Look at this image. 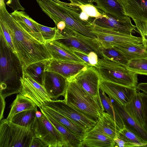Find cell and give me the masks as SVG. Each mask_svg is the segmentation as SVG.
<instances>
[{
	"instance_id": "obj_8",
	"label": "cell",
	"mask_w": 147,
	"mask_h": 147,
	"mask_svg": "<svg viewBox=\"0 0 147 147\" xmlns=\"http://www.w3.org/2000/svg\"><path fill=\"white\" fill-rule=\"evenodd\" d=\"M87 26L90 32L96 36L102 47L105 48H112L114 45L125 44H142L141 37L125 34L100 27L92 22Z\"/></svg>"
},
{
	"instance_id": "obj_50",
	"label": "cell",
	"mask_w": 147,
	"mask_h": 147,
	"mask_svg": "<svg viewBox=\"0 0 147 147\" xmlns=\"http://www.w3.org/2000/svg\"><path fill=\"white\" fill-rule=\"evenodd\" d=\"M36 117L37 118H38L40 117L42 115V113L41 112L37 111L36 112Z\"/></svg>"
},
{
	"instance_id": "obj_36",
	"label": "cell",
	"mask_w": 147,
	"mask_h": 147,
	"mask_svg": "<svg viewBox=\"0 0 147 147\" xmlns=\"http://www.w3.org/2000/svg\"><path fill=\"white\" fill-rule=\"evenodd\" d=\"M74 3L75 5L79 6L82 11L86 13L90 17L97 18L102 16L101 11L99 9H98L93 4H83L78 3Z\"/></svg>"
},
{
	"instance_id": "obj_45",
	"label": "cell",
	"mask_w": 147,
	"mask_h": 147,
	"mask_svg": "<svg viewBox=\"0 0 147 147\" xmlns=\"http://www.w3.org/2000/svg\"><path fill=\"white\" fill-rule=\"evenodd\" d=\"M137 89L147 94V83H142L138 84Z\"/></svg>"
},
{
	"instance_id": "obj_6",
	"label": "cell",
	"mask_w": 147,
	"mask_h": 147,
	"mask_svg": "<svg viewBox=\"0 0 147 147\" xmlns=\"http://www.w3.org/2000/svg\"><path fill=\"white\" fill-rule=\"evenodd\" d=\"M96 68L101 78L124 86L137 88L138 75L128 70L126 66L109 59L98 58Z\"/></svg>"
},
{
	"instance_id": "obj_44",
	"label": "cell",
	"mask_w": 147,
	"mask_h": 147,
	"mask_svg": "<svg viewBox=\"0 0 147 147\" xmlns=\"http://www.w3.org/2000/svg\"><path fill=\"white\" fill-rule=\"evenodd\" d=\"M0 98L1 111L0 120H1L3 117V114L5 107V99L4 98L1 96H0Z\"/></svg>"
},
{
	"instance_id": "obj_4",
	"label": "cell",
	"mask_w": 147,
	"mask_h": 147,
	"mask_svg": "<svg viewBox=\"0 0 147 147\" xmlns=\"http://www.w3.org/2000/svg\"><path fill=\"white\" fill-rule=\"evenodd\" d=\"M63 100L68 105L96 123L104 111L76 82L74 78L67 79Z\"/></svg>"
},
{
	"instance_id": "obj_12",
	"label": "cell",
	"mask_w": 147,
	"mask_h": 147,
	"mask_svg": "<svg viewBox=\"0 0 147 147\" xmlns=\"http://www.w3.org/2000/svg\"><path fill=\"white\" fill-rule=\"evenodd\" d=\"M21 81L22 89L20 93L31 100L40 109L45 102L51 100L44 86L24 71Z\"/></svg>"
},
{
	"instance_id": "obj_35",
	"label": "cell",
	"mask_w": 147,
	"mask_h": 147,
	"mask_svg": "<svg viewBox=\"0 0 147 147\" xmlns=\"http://www.w3.org/2000/svg\"><path fill=\"white\" fill-rule=\"evenodd\" d=\"M103 58L120 63L126 66L128 61L120 53L113 47L108 48H102Z\"/></svg>"
},
{
	"instance_id": "obj_39",
	"label": "cell",
	"mask_w": 147,
	"mask_h": 147,
	"mask_svg": "<svg viewBox=\"0 0 147 147\" xmlns=\"http://www.w3.org/2000/svg\"><path fill=\"white\" fill-rule=\"evenodd\" d=\"M138 93L143 107V119L144 123L143 127L147 131V94L143 92H140L139 90Z\"/></svg>"
},
{
	"instance_id": "obj_20",
	"label": "cell",
	"mask_w": 147,
	"mask_h": 147,
	"mask_svg": "<svg viewBox=\"0 0 147 147\" xmlns=\"http://www.w3.org/2000/svg\"><path fill=\"white\" fill-rule=\"evenodd\" d=\"M123 6L125 15L133 20L147 22V0H125Z\"/></svg>"
},
{
	"instance_id": "obj_54",
	"label": "cell",
	"mask_w": 147,
	"mask_h": 147,
	"mask_svg": "<svg viewBox=\"0 0 147 147\" xmlns=\"http://www.w3.org/2000/svg\"><path fill=\"white\" fill-rule=\"evenodd\" d=\"M144 147H147V144H145Z\"/></svg>"
},
{
	"instance_id": "obj_24",
	"label": "cell",
	"mask_w": 147,
	"mask_h": 147,
	"mask_svg": "<svg viewBox=\"0 0 147 147\" xmlns=\"http://www.w3.org/2000/svg\"><path fill=\"white\" fill-rule=\"evenodd\" d=\"M82 147H114V140L95 130L88 131L82 142Z\"/></svg>"
},
{
	"instance_id": "obj_21",
	"label": "cell",
	"mask_w": 147,
	"mask_h": 147,
	"mask_svg": "<svg viewBox=\"0 0 147 147\" xmlns=\"http://www.w3.org/2000/svg\"><path fill=\"white\" fill-rule=\"evenodd\" d=\"M92 129L98 131L113 139L117 137L121 130L113 118L105 111Z\"/></svg>"
},
{
	"instance_id": "obj_46",
	"label": "cell",
	"mask_w": 147,
	"mask_h": 147,
	"mask_svg": "<svg viewBox=\"0 0 147 147\" xmlns=\"http://www.w3.org/2000/svg\"><path fill=\"white\" fill-rule=\"evenodd\" d=\"M114 140L115 143V147H125V143L122 139L117 137L114 139Z\"/></svg>"
},
{
	"instance_id": "obj_28",
	"label": "cell",
	"mask_w": 147,
	"mask_h": 147,
	"mask_svg": "<svg viewBox=\"0 0 147 147\" xmlns=\"http://www.w3.org/2000/svg\"><path fill=\"white\" fill-rule=\"evenodd\" d=\"M50 60H45L32 63L23 68V71L43 86L46 67Z\"/></svg>"
},
{
	"instance_id": "obj_26",
	"label": "cell",
	"mask_w": 147,
	"mask_h": 147,
	"mask_svg": "<svg viewBox=\"0 0 147 147\" xmlns=\"http://www.w3.org/2000/svg\"><path fill=\"white\" fill-rule=\"evenodd\" d=\"M42 110L62 135L65 142V147H82V142L76 136L63 124Z\"/></svg>"
},
{
	"instance_id": "obj_27",
	"label": "cell",
	"mask_w": 147,
	"mask_h": 147,
	"mask_svg": "<svg viewBox=\"0 0 147 147\" xmlns=\"http://www.w3.org/2000/svg\"><path fill=\"white\" fill-rule=\"evenodd\" d=\"M44 44L51 56L52 59L59 61L85 63L73 53L51 42H45Z\"/></svg>"
},
{
	"instance_id": "obj_11",
	"label": "cell",
	"mask_w": 147,
	"mask_h": 147,
	"mask_svg": "<svg viewBox=\"0 0 147 147\" xmlns=\"http://www.w3.org/2000/svg\"><path fill=\"white\" fill-rule=\"evenodd\" d=\"M42 105L50 108L66 117L88 132L92 129L96 124L67 105L64 100H51L46 101Z\"/></svg>"
},
{
	"instance_id": "obj_43",
	"label": "cell",
	"mask_w": 147,
	"mask_h": 147,
	"mask_svg": "<svg viewBox=\"0 0 147 147\" xmlns=\"http://www.w3.org/2000/svg\"><path fill=\"white\" fill-rule=\"evenodd\" d=\"M29 147H48L40 138L34 136L33 137Z\"/></svg>"
},
{
	"instance_id": "obj_5",
	"label": "cell",
	"mask_w": 147,
	"mask_h": 147,
	"mask_svg": "<svg viewBox=\"0 0 147 147\" xmlns=\"http://www.w3.org/2000/svg\"><path fill=\"white\" fill-rule=\"evenodd\" d=\"M60 32L61 34L58 39L50 42L68 51L74 48L88 55L93 51L99 58H103L102 46L97 38L85 36L67 26Z\"/></svg>"
},
{
	"instance_id": "obj_42",
	"label": "cell",
	"mask_w": 147,
	"mask_h": 147,
	"mask_svg": "<svg viewBox=\"0 0 147 147\" xmlns=\"http://www.w3.org/2000/svg\"><path fill=\"white\" fill-rule=\"evenodd\" d=\"M89 62L90 66L96 67L98 64V56L95 52H90L88 55Z\"/></svg>"
},
{
	"instance_id": "obj_16",
	"label": "cell",
	"mask_w": 147,
	"mask_h": 147,
	"mask_svg": "<svg viewBox=\"0 0 147 147\" xmlns=\"http://www.w3.org/2000/svg\"><path fill=\"white\" fill-rule=\"evenodd\" d=\"M111 99L113 108L121 119L124 126L135 134L144 144H147L146 131L128 114L122 105Z\"/></svg>"
},
{
	"instance_id": "obj_7",
	"label": "cell",
	"mask_w": 147,
	"mask_h": 147,
	"mask_svg": "<svg viewBox=\"0 0 147 147\" xmlns=\"http://www.w3.org/2000/svg\"><path fill=\"white\" fill-rule=\"evenodd\" d=\"M35 136L32 129L27 128L1 120L0 147H29Z\"/></svg>"
},
{
	"instance_id": "obj_14",
	"label": "cell",
	"mask_w": 147,
	"mask_h": 147,
	"mask_svg": "<svg viewBox=\"0 0 147 147\" xmlns=\"http://www.w3.org/2000/svg\"><path fill=\"white\" fill-rule=\"evenodd\" d=\"M89 66L85 63L59 61L52 59L46 67V71L56 73L68 80L74 78Z\"/></svg>"
},
{
	"instance_id": "obj_25",
	"label": "cell",
	"mask_w": 147,
	"mask_h": 147,
	"mask_svg": "<svg viewBox=\"0 0 147 147\" xmlns=\"http://www.w3.org/2000/svg\"><path fill=\"white\" fill-rule=\"evenodd\" d=\"M123 106L128 114L139 125L143 127V107L138 89L131 101Z\"/></svg>"
},
{
	"instance_id": "obj_10",
	"label": "cell",
	"mask_w": 147,
	"mask_h": 147,
	"mask_svg": "<svg viewBox=\"0 0 147 147\" xmlns=\"http://www.w3.org/2000/svg\"><path fill=\"white\" fill-rule=\"evenodd\" d=\"M100 74L95 67L89 66L74 78L77 83L94 99L104 111L99 93Z\"/></svg>"
},
{
	"instance_id": "obj_52",
	"label": "cell",
	"mask_w": 147,
	"mask_h": 147,
	"mask_svg": "<svg viewBox=\"0 0 147 147\" xmlns=\"http://www.w3.org/2000/svg\"><path fill=\"white\" fill-rule=\"evenodd\" d=\"M4 0H0V5H1L5 3Z\"/></svg>"
},
{
	"instance_id": "obj_3",
	"label": "cell",
	"mask_w": 147,
	"mask_h": 147,
	"mask_svg": "<svg viewBox=\"0 0 147 147\" xmlns=\"http://www.w3.org/2000/svg\"><path fill=\"white\" fill-rule=\"evenodd\" d=\"M42 10L54 21L55 24L64 21L66 26L89 37L97 38L87 26L92 22L90 17L88 21L80 17L82 11L74 2L67 3L59 0H36Z\"/></svg>"
},
{
	"instance_id": "obj_1",
	"label": "cell",
	"mask_w": 147,
	"mask_h": 147,
	"mask_svg": "<svg viewBox=\"0 0 147 147\" xmlns=\"http://www.w3.org/2000/svg\"><path fill=\"white\" fill-rule=\"evenodd\" d=\"M0 18L6 24L11 35L16 54L23 68L52 57L44 44L27 32L7 10L5 3L0 5Z\"/></svg>"
},
{
	"instance_id": "obj_38",
	"label": "cell",
	"mask_w": 147,
	"mask_h": 147,
	"mask_svg": "<svg viewBox=\"0 0 147 147\" xmlns=\"http://www.w3.org/2000/svg\"><path fill=\"white\" fill-rule=\"evenodd\" d=\"M0 32L2 34L7 42L12 51L16 54L11 37L8 28L4 21L0 18Z\"/></svg>"
},
{
	"instance_id": "obj_19",
	"label": "cell",
	"mask_w": 147,
	"mask_h": 147,
	"mask_svg": "<svg viewBox=\"0 0 147 147\" xmlns=\"http://www.w3.org/2000/svg\"><path fill=\"white\" fill-rule=\"evenodd\" d=\"M40 109L64 125L82 142L88 132L86 130L72 120L50 108L42 105Z\"/></svg>"
},
{
	"instance_id": "obj_31",
	"label": "cell",
	"mask_w": 147,
	"mask_h": 147,
	"mask_svg": "<svg viewBox=\"0 0 147 147\" xmlns=\"http://www.w3.org/2000/svg\"><path fill=\"white\" fill-rule=\"evenodd\" d=\"M99 93L104 111L113 118L121 130L123 129L124 125L121 119L113 108L112 99L107 96L106 94L100 88Z\"/></svg>"
},
{
	"instance_id": "obj_41",
	"label": "cell",
	"mask_w": 147,
	"mask_h": 147,
	"mask_svg": "<svg viewBox=\"0 0 147 147\" xmlns=\"http://www.w3.org/2000/svg\"><path fill=\"white\" fill-rule=\"evenodd\" d=\"M6 4L14 11L25 10V9L21 5L19 0H7Z\"/></svg>"
},
{
	"instance_id": "obj_23",
	"label": "cell",
	"mask_w": 147,
	"mask_h": 147,
	"mask_svg": "<svg viewBox=\"0 0 147 147\" xmlns=\"http://www.w3.org/2000/svg\"><path fill=\"white\" fill-rule=\"evenodd\" d=\"M113 47L122 54L128 61L147 58V50L142 43L114 45Z\"/></svg>"
},
{
	"instance_id": "obj_2",
	"label": "cell",
	"mask_w": 147,
	"mask_h": 147,
	"mask_svg": "<svg viewBox=\"0 0 147 147\" xmlns=\"http://www.w3.org/2000/svg\"><path fill=\"white\" fill-rule=\"evenodd\" d=\"M0 92L5 99L12 94L20 93L23 75V68L18 57L0 32Z\"/></svg>"
},
{
	"instance_id": "obj_15",
	"label": "cell",
	"mask_w": 147,
	"mask_h": 147,
	"mask_svg": "<svg viewBox=\"0 0 147 147\" xmlns=\"http://www.w3.org/2000/svg\"><path fill=\"white\" fill-rule=\"evenodd\" d=\"M68 84L67 79L55 72L46 71L43 86L51 98L64 96Z\"/></svg>"
},
{
	"instance_id": "obj_13",
	"label": "cell",
	"mask_w": 147,
	"mask_h": 147,
	"mask_svg": "<svg viewBox=\"0 0 147 147\" xmlns=\"http://www.w3.org/2000/svg\"><path fill=\"white\" fill-rule=\"evenodd\" d=\"M99 88L111 99L123 106L130 102L137 91L136 88L130 87L100 78Z\"/></svg>"
},
{
	"instance_id": "obj_47",
	"label": "cell",
	"mask_w": 147,
	"mask_h": 147,
	"mask_svg": "<svg viewBox=\"0 0 147 147\" xmlns=\"http://www.w3.org/2000/svg\"><path fill=\"white\" fill-rule=\"evenodd\" d=\"M57 26V28L59 30L60 32L63 30L66 26L65 23L63 21H61L55 24Z\"/></svg>"
},
{
	"instance_id": "obj_40",
	"label": "cell",
	"mask_w": 147,
	"mask_h": 147,
	"mask_svg": "<svg viewBox=\"0 0 147 147\" xmlns=\"http://www.w3.org/2000/svg\"><path fill=\"white\" fill-rule=\"evenodd\" d=\"M68 51L81 59L88 65L91 66L89 63L88 55L79 50L74 48L70 49Z\"/></svg>"
},
{
	"instance_id": "obj_29",
	"label": "cell",
	"mask_w": 147,
	"mask_h": 147,
	"mask_svg": "<svg viewBox=\"0 0 147 147\" xmlns=\"http://www.w3.org/2000/svg\"><path fill=\"white\" fill-rule=\"evenodd\" d=\"M36 105L30 99L20 93L10 106V110L6 119L9 122L12 117L17 114L24 111L34 108Z\"/></svg>"
},
{
	"instance_id": "obj_49",
	"label": "cell",
	"mask_w": 147,
	"mask_h": 147,
	"mask_svg": "<svg viewBox=\"0 0 147 147\" xmlns=\"http://www.w3.org/2000/svg\"><path fill=\"white\" fill-rule=\"evenodd\" d=\"M70 1V2H75L82 3L83 4H86L90 3L89 0H67Z\"/></svg>"
},
{
	"instance_id": "obj_30",
	"label": "cell",
	"mask_w": 147,
	"mask_h": 147,
	"mask_svg": "<svg viewBox=\"0 0 147 147\" xmlns=\"http://www.w3.org/2000/svg\"><path fill=\"white\" fill-rule=\"evenodd\" d=\"M38 106L34 108L20 112L11 119L9 122L16 125L32 129L35 122Z\"/></svg>"
},
{
	"instance_id": "obj_17",
	"label": "cell",
	"mask_w": 147,
	"mask_h": 147,
	"mask_svg": "<svg viewBox=\"0 0 147 147\" xmlns=\"http://www.w3.org/2000/svg\"><path fill=\"white\" fill-rule=\"evenodd\" d=\"M102 16L93 19L92 23L100 27L111 29L125 34L131 35L136 27L132 23L121 22L102 11Z\"/></svg>"
},
{
	"instance_id": "obj_51",
	"label": "cell",
	"mask_w": 147,
	"mask_h": 147,
	"mask_svg": "<svg viewBox=\"0 0 147 147\" xmlns=\"http://www.w3.org/2000/svg\"><path fill=\"white\" fill-rule=\"evenodd\" d=\"M122 6L124 3L125 0H117Z\"/></svg>"
},
{
	"instance_id": "obj_9",
	"label": "cell",
	"mask_w": 147,
	"mask_h": 147,
	"mask_svg": "<svg viewBox=\"0 0 147 147\" xmlns=\"http://www.w3.org/2000/svg\"><path fill=\"white\" fill-rule=\"evenodd\" d=\"M40 110L42 115L36 117L32 128L35 136L41 139L48 147H65L62 135Z\"/></svg>"
},
{
	"instance_id": "obj_18",
	"label": "cell",
	"mask_w": 147,
	"mask_h": 147,
	"mask_svg": "<svg viewBox=\"0 0 147 147\" xmlns=\"http://www.w3.org/2000/svg\"><path fill=\"white\" fill-rule=\"evenodd\" d=\"M96 7L119 21L132 23L129 17L125 15L122 5L117 0H96Z\"/></svg>"
},
{
	"instance_id": "obj_34",
	"label": "cell",
	"mask_w": 147,
	"mask_h": 147,
	"mask_svg": "<svg viewBox=\"0 0 147 147\" xmlns=\"http://www.w3.org/2000/svg\"><path fill=\"white\" fill-rule=\"evenodd\" d=\"M126 68L134 73L147 76V58L129 61Z\"/></svg>"
},
{
	"instance_id": "obj_48",
	"label": "cell",
	"mask_w": 147,
	"mask_h": 147,
	"mask_svg": "<svg viewBox=\"0 0 147 147\" xmlns=\"http://www.w3.org/2000/svg\"><path fill=\"white\" fill-rule=\"evenodd\" d=\"M80 17L81 19L85 21L88 20L90 19V17L87 14L82 11L80 14Z\"/></svg>"
},
{
	"instance_id": "obj_33",
	"label": "cell",
	"mask_w": 147,
	"mask_h": 147,
	"mask_svg": "<svg viewBox=\"0 0 147 147\" xmlns=\"http://www.w3.org/2000/svg\"><path fill=\"white\" fill-rule=\"evenodd\" d=\"M33 23L38 28L45 42H50L57 39L61 35L60 30L56 27H49L42 25L31 18Z\"/></svg>"
},
{
	"instance_id": "obj_53",
	"label": "cell",
	"mask_w": 147,
	"mask_h": 147,
	"mask_svg": "<svg viewBox=\"0 0 147 147\" xmlns=\"http://www.w3.org/2000/svg\"><path fill=\"white\" fill-rule=\"evenodd\" d=\"M91 3L93 4V2H96V0H89Z\"/></svg>"
},
{
	"instance_id": "obj_37",
	"label": "cell",
	"mask_w": 147,
	"mask_h": 147,
	"mask_svg": "<svg viewBox=\"0 0 147 147\" xmlns=\"http://www.w3.org/2000/svg\"><path fill=\"white\" fill-rule=\"evenodd\" d=\"M133 20L137 30V32L141 36L142 44L147 50V22L138 20Z\"/></svg>"
},
{
	"instance_id": "obj_22",
	"label": "cell",
	"mask_w": 147,
	"mask_h": 147,
	"mask_svg": "<svg viewBox=\"0 0 147 147\" xmlns=\"http://www.w3.org/2000/svg\"><path fill=\"white\" fill-rule=\"evenodd\" d=\"M24 11H14L10 14L33 37L40 43L45 44V42L39 29L32 22L31 18Z\"/></svg>"
},
{
	"instance_id": "obj_32",
	"label": "cell",
	"mask_w": 147,
	"mask_h": 147,
	"mask_svg": "<svg viewBox=\"0 0 147 147\" xmlns=\"http://www.w3.org/2000/svg\"><path fill=\"white\" fill-rule=\"evenodd\" d=\"M117 138L123 140L125 147H144V144L135 134L124 126L119 131Z\"/></svg>"
}]
</instances>
